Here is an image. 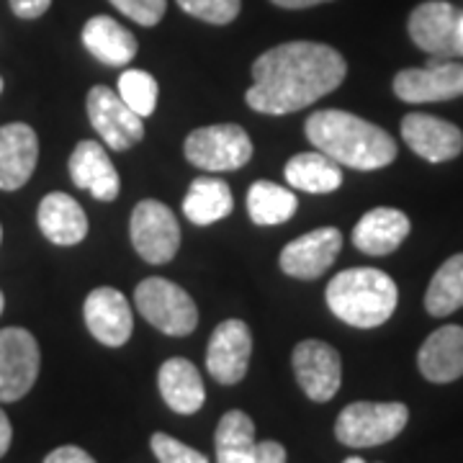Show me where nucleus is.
Returning <instances> with one entry per match:
<instances>
[{"label": "nucleus", "instance_id": "nucleus-1", "mask_svg": "<svg viewBox=\"0 0 463 463\" xmlns=\"http://www.w3.org/2000/svg\"><path fill=\"white\" fill-rule=\"evenodd\" d=\"M345 75V57L330 44L286 42L252 62V88L245 100L258 114H294L330 96Z\"/></svg>", "mask_w": 463, "mask_h": 463}, {"label": "nucleus", "instance_id": "nucleus-2", "mask_svg": "<svg viewBox=\"0 0 463 463\" xmlns=\"http://www.w3.org/2000/svg\"><path fill=\"white\" fill-rule=\"evenodd\" d=\"M307 139L337 165L353 170H381L397 160L394 137L361 116L340 109L317 111L304 124Z\"/></svg>", "mask_w": 463, "mask_h": 463}, {"label": "nucleus", "instance_id": "nucleus-3", "mask_svg": "<svg viewBox=\"0 0 463 463\" xmlns=\"http://www.w3.org/2000/svg\"><path fill=\"white\" fill-rule=\"evenodd\" d=\"M325 298L332 315L345 325L373 330L394 315L399 288L379 268H347L327 283Z\"/></svg>", "mask_w": 463, "mask_h": 463}, {"label": "nucleus", "instance_id": "nucleus-4", "mask_svg": "<svg viewBox=\"0 0 463 463\" xmlns=\"http://www.w3.org/2000/svg\"><path fill=\"white\" fill-rule=\"evenodd\" d=\"M410 410L402 402H353L335 422V438L347 448H373L394 440L407 428Z\"/></svg>", "mask_w": 463, "mask_h": 463}, {"label": "nucleus", "instance_id": "nucleus-5", "mask_svg": "<svg viewBox=\"0 0 463 463\" xmlns=\"http://www.w3.org/2000/svg\"><path fill=\"white\" fill-rule=\"evenodd\" d=\"M134 304L155 330L173 337H185L199 325L196 301L185 288L167 279H145L134 291Z\"/></svg>", "mask_w": 463, "mask_h": 463}, {"label": "nucleus", "instance_id": "nucleus-6", "mask_svg": "<svg viewBox=\"0 0 463 463\" xmlns=\"http://www.w3.org/2000/svg\"><path fill=\"white\" fill-rule=\"evenodd\" d=\"M183 152L191 165L212 173H227L248 165L252 157V139L237 124H214L188 134Z\"/></svg>", "mask_w": 463, "mask_h": 463}, {"label": "nucleus", "instance_id": "nucleus-7", "mask_svg": "<svg viewBox=\"0 0 463 463\" xmlns=\"http://www.w3.org/2000/svg\"><path fill=\"white\" fill-rule=\"evenodd\" d=\"M132 245L142 260L165 265L181 248V224L163 201L145 199L132 212Z\"/></svg>", "mask_w": 463, "mask_h": 463}, {"label": "nucleus", "instance_id": "nucleus-8", "mask_svg": "<svg viewBox=\"0 0 463 463\" xmlns=\"http://www.w3.org/2000/svg\"><path fill=\"white\" fill-rule=\"evenodd\" d=\"M42 365L39 343L24 327L0 330V402L24 399L36 383Z\"/></svg>", "mask_w": 463, "mask_h": 463}, {"label": "nucleus", "instance_id": "nucleus-9", "mask_svg": "<svg viewBox=\"0 0 463 463\" xmlns=\"http://www.w3.org/2000/svg\"><path fill=\"white\" fill-rule=\"evenodd\" d=\"M458 21H461V14L456 5H450L446 0H428L412 11V16L407 21V32L422 52L440 60H450V57H463Z\"/></svg>", "mask_w": 463, "mask_h": 463}, {"label": "nucleus", "instance_id": "nucleus-10", "mask_svg": "<svg viewBox=\"0 0 463 463\" xmlns=\"http://www.w3.org/2000/svg\"><path fill=\"white\" fill-rule=\"evenodd\" d=\"M88 118H90L93 129L100 134V139L114 152H124L145 139L142 116L134 114L114 88H106V85L90 88Z\"/></svg>", "mask_w": 463, "mask_h": 463}, {"label": "nucleus", "instance_id": "nucleus-11", "mask_svg": "<svg viewBox=\"0 0 463 463\" xmlns=\"http://www.w3.org/2000/svg\"><path fill=\"white\" fill-rule=\"evenodd\" d=\"M397 99L407 103H435L463 96V65L432 57L428 65L402 70L394 78Z\"/></svg>", "mask_w": 463, "mask_h": 463}, {"label": "nucleus", "instance_id": "nucleus-12", "mask_svg": "<svg viewBox=\"0 0 463 463\" xmlns=\"http://www.w3.org/2000/svg\"><path fill=\"white\" fill-rule=\"evenodd\" d=\"M298 386L312 402H330L343 383L340 353L322 340H301L291 355Z\"/></svg>", "mask_w": 463, "mask_h": 463}, {"label": "nucleus", "instance_id": "nucleus-13", "mask_svg": "<svg viewBox=\"0 0 463 463\" xmlns=\"http://www.w3.org/2000/svg\"><path fill=\"white\" fill-rule=\"evenodd\" d=\"M343 250V234L335 227H319L307 232L281 250V270L298 281H315L330 270Z\"/></svg>", "mask_w": 463, "mask_h": 463}, {"label": "nucleus", "instance_id": "nucleus-14", "mask_svg": "<svg viewBox=\"0 0 463 463\" xmlns=\"http://www.w3.org/2000/svg\"><path fill=\"white\" fill-rule=\"evenodd\" d=\"M252 355V332L242 319H224L209 340L206 368L214 381L232 386L245 379Z\"/></svg>", "mask_w": 463, "mask_h": 463}, {"label": "nucleus", "instance_id": "nucleus-15", "mask_svg": "<svg viewBox=\"0 0 463 463\" xmlns=\"http://www.w3.org/2000/svg\"><path fill=\"white\" fill-rule=\"evenodd\" d=\"M83 317L88 330L100 345L121 347L132 337V307L118 288L111 286L93 288L85 298Z\"/></svg>", "mask_w": 463, "mask_h": 463}, {"label": "nucleus", "instance_id": "nucleus-16", "mask_svg": "<svg viewBox=\"0 0 463 463\" xmlns=\"http://www.w3.org/2000/svg\"><path fill=\"white\" fill-rule=\"evenodd\" d=\"M402 137L407 147L428 163H448L463 152L461 129L438 116L407 114L402 118Z\"/></svg>", "mask_w": 463, "mask_h": 463}, {"label": "nucleus", "instance_id": "nucleus-17", "mask_svg": "<svg viewBox=\"0 0 463 463\" xmlns=\"http://www.w3.org/2000/svg\"><path fill=\"white\" fill-rule=\"evenodd\" d=\"M39 160V137L29 124L0 127V191H18L26 185Z\"/></svg>", "mask_w": 463, "mask_h": 463}, {"label": "nucleus", "instance_id": "nucleus-18", "mask_svg": "<svg viewBox=\"0 0 463 463\" xmlns=\"http://www.w3.org/2000/svg\"><path fill=\"white\" fill-rule=\"evenodd\" d=\"M70 178L78 188L88 191L93 199L106 201V203L116 201L118 188H121L118 173H116L109 152L93 139H83L78 147L72 149V155H70Z\"/></svg>", "mask_w": 463, "mask_h": 463}, {"label": "nucleus", "instance_id": "nucleus-19", "mask_svg": "<svg viewBox=\"0 0 463 463\" xmlns=\"http://www.w3.org/2000/svg\"><path fill=\"white\" fill-rule=\"evenodd\" d=\"M420 373L432 383H450L463 376V327L446 325L422 343L417 355Z\"/></svg>", "mask_w": 463, "mask_h": 463}, {"label": "nucleus", "instance_id": "nucleus-20", "mask_svg": "<svg viewBox=\"0 0 463 463\" xmlns=\"http://www.w3.org/2000/svg\"><path fill=\"white\" fill-rule=\"evenodd\" d=\"M410 219L392 206H379L361 216L353 230V245L365 255H392L410 234Z\"/></svg>", "mask_w": 463, "mask_h": 463}, {"label": "nucleus", "instance_id": "nucleus-21", "mask_svg": "<svg viewBox=\"0 0 463 463\" xmlns=\"http://www.w3.org/2000/svg\"><path fill=\"white\" fill-rule=\"evenodd\" d=\"M36 222L42 234L50 240L52 245L70 248L83 242L88 234V216L83 206L67 194H50L39 203Z\"/></svg>", "mask_w": 463, "mask_h": 463}, {"label": "nucleus", "instance_id": "nucleus-22", "mask_svg": "<svg viewBox=\"0 0 463 463\" xmlns=\"http://www.w3.org/2000/svg\"><path fill=\"white\" fill-rule=\"evenodd\" d=\"M157 386L167 407L178 414H196L206 402L199 368L185 358H170L160 365Z\"/></svg>", "mask_w": 463, "mask_h": 463}, {"label": "nucleus", "instance_id": "nucleus-23", "mask_svg": "<svg viewBox=\"0 0 463 463\" xmlns=\"http://www.w3.org/2000/svg\"><path fill=\"white\" fill-rule=\"evenodd\" d=\"M83 44L99 62L111 67L129 65L139 50L134 33L111 16L88 18L83 26Z\"/></svg>", "mask_w": 463, "mask_h": 463}, {"label": "nucleus", "instance_id": "nucleus-24", "mask_svg": "<svg viewBox=\"0 0 463 463\" xmlns=\"http://www.w3.org/2000/svg\"><path fill=\"white\" fill-rule=\"evenodd\" d=\"M232 209H234V199H232L230 185L216 175L196 178L183 199V214L199 227H209L214 222L227 219Z\"/></svg>", "mask_w": 463, "mask_h": 463}, {"label": "nucleus", "instance_id": "nucleus-25", "mask_svg": "<svg viewBox=\"0 0 463 463\" xmlns=\"http://www.w3.org/2000/svg\"><path fill=\"white\" fill-rule=\"evenodd\" d=\"M286 181L297 191L307 194H332L343 185V170L325 152H301L286 163Z\"/></svg>", "mask_w": 463, "mask_h": 463}, {"label": "nucleus", "instance_id": "nucleus-26", "mask_svg": "<svg viewBox=\"0 0 463 463\" xmlns=\"http://www.w3.org/2000/svg\"><path fill=\"white\" fill-rule=\"evenodd\" d=\"M214 446L216 463H252L258 450L252 420L242 410L224 414L216 425Z\"/></svg>", "mask_w": 463, "mask_h": 463}, {"label": "nucleus", "instance_id": "nucleus-27", "mask_svg": "<svg viewBox=\"0 0 463 463\" xmlns=\"http://www.w3.org/2000/svg\"><path fill=\"white\" fill-rule=\"evenodd\" d=\"M294 191L273 181H255L248 191V214L258 227H276L297 214Z\"/></svg>", "mask_w": 463, "mask_h": 463}, {"label": "nucleus", "instance_id": "nucleus-28", "mask_svg": "<svg viewBox=\"0 0 463 463\" xmlns=\"http://www.w3.org/2000/svg\"><path fill=\"white\" fill-rule=\"evenodd\" d=\"M463 307V252L448 258L432 276L428 294H425V309L432 317H448Z\"/></svg>", "mask_w": 463, "mask_h": 463}, {"label": "nucleus", "instance_id": "nucleus-29", "mask_svg": "<svg viewBox=\"0 0 463 463\" xmlns=\"http://www.w3.org/2000/svg\"><path fill=\"white\" fill-rule=\"evenodd\" d=\"M116 93L121 96V100L132 109L134 114L147 118L157 109L160 88H157V80L149 72H145V70H127L118 78Z\"/></svg>", "mask_w": 463, "mask_h": 463}, {"label": "nucleus", "instance_id": "nucleus-30", "mask_svg": "<svg viewBox=\"0 0 463 463\" xmlns=\"http://www.w3.org/2000/svg\"><path fill=\"white\" fill-rule=\"evenodd\" d=\"M178 5L188 16L214 24V26H224L240 16L242 0H178Z\"/></svg>", "mask_w": 463, "mask_h": 463}, {"label": "nucleus", "instance_id": "nucleus-31", "mask_svg": "<svg viewBox=\"0 0 463 463\" xmlns=\"http://www.w3.org/2000/svg\"><path fill=\"white\" fill-rule=\"evenodd\" d=\"M149 446H152V453L160 463H209V458L199 453L196 448L185 446L165 432H155L149 438Z\"/></svg>", "mask_w": 463, "mask_h": 463}, {"label": "nucleus", "instance_id": "nucleus-32", "mask_svg": "<svg viewBox=\"0 0 463 463\" xmlns=\"http://www.w3.org/2000/svg\"><path fill=\"white\" fill-rule=\"evenodd\" d=\"M127 18H132L139 26H155L165 16L167 0H109Z\"/></svg>", "mask_w": 463, "mask_h": 463}, {"label": "nucleus", "instance_id": "nucleus-33", "mask_svg": "<svg viewBox=\"0 0 463 463\" xmlns=\"http://www.w3.org/2000/svg\"><path fill=\"white\" fill-rule=\"evenodd\" d=\"M44 463H96V458L78 446H62L54 448L50 456L44 458Z\"/></svg>", "mask_w": 463, "mask_h": 463}, {"label": "nucleus", "instance_id": "nucleus-34", "mask_svg": "<svg viewBox=\"0 0 463 463\" xmlns=\"http://www.w3.org/2000/svg\"><path fill=\"white\" fill-rule=\"evenodd\" d=\"M11 3V11L18 18H39L47 14V8L52 5V0H8Z\"/></svg>", "mask_w": 463, "mask_h": 463}, {"label": "nucleus", "instance_id": "nucleus-35", "mask_svg": "<svg viewBox=\"0 0 463 463\" xmlns=\"http://www.w3.org/2000/svg\"><path fill=\"white\" fill-rule=\"evenodd\" d=\"M252 463H286V448L276 440H263L258 443Z\"/></svg>", "mask_w": 463, "mask_h": 463}, {"label": "nucleus", "instance_id": "nucleus-36", "mask_svg": "<svg viewBox=\"0 0 463 463\" xmlns=\"http://www.w3.org/2000/svg\"><path fill=\"white\" fill-rule=\"evenodd\" d=\"M11 440H14V428H11V420H8V414L0 410V458L8 453Z\"/></svg>", "mask_w": 463, "mask_h": 463}, {"label": "nucleus", "instance_id": "nucleus-37", "mask_svg": "<svg viewBox=\"0 0 463 463\" xmlns=\"http://www.w3.org/2000/svg\"><path fill=\"white\" fill-rule=\"evenodd\" d=\"M279 8H288V11H298V8H312L319 3H330V0H270Z\"/></svg>", "mask_w": 463, "mask_h": 463}, {"label": "nucleus", "instance_id": "nucleus-38", "mask_svg": "<svg viewBox=\"0 0 463 463\" xmlns=\"http://www.w3.org/2000/svg\"><path fill=\"white\" fill-rule=\"evenodd\" d=\"M343 463H365V461H364V458H355V456H353V458H345Z\"/></svg>", "mask_w": 463, "mask_h": 463}, {"label": "nucleus", "instance_id": "nucleus-39", "mask_svg": "<svg viewBox=\"0 0 463 463\" xmlns=\"http://www.w3.org/2000/svg\"><path fill=\"white\" fill-rule=\"evenodd\" d=\"M458 36H461V42H463V14H461V21H458Z\"/></svg>", "mask_w": 463, "mask_h": 463}, {"label": "nucleus", "instance_id": "nucleus-40", "mask_svg": "<svg viewBox=\"0 0 463 463\" xmlns=\"http://www.w3.org/2000/svg\"><path fill=\"white\" fill-rule=\"evenodd\" d=\"M3 307H5V298H3V291H0V315H3Z\"/></svg>", "mask_w": 463, "mask_h": 463}, {"label": "nucleus", "instance_id": "nucleus-41", "mask_svg": "<svg viewBox=\"0 0 463 463\" xmlns=\"http://www.w3.org/2000/svg\"><path fill=\"white\" fill-rule=\"evenodd\" d=\"M0 240H3V227H0Z\"/></svg>", "mask_w": 463, "mask_h": 463}, {"label": "nucleus", "instance_id": "nucleus-42", "mask_svg": "<svg viewBox=\"0 0 463 463\" xmlns=\"http://www.w3.org/2000/svg\"><path fill=\"white\" fill-rule=\"evenodd\" d=\"M0 90H3V80H0Z\"/></svg>", "mask_w": 463, "mask_h": 463}]
</instances>
